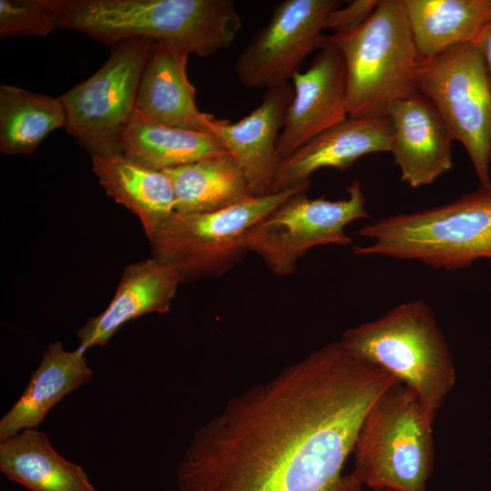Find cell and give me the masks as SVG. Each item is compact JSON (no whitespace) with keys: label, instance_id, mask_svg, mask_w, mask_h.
I'll list each match as a JSON object with an SVG mask.
<instances>
[{"label":"cell","instance_id":"obj_1","mask_svg":"<svg viewBox=\"0 0 491 491\" xmlns=\"http://www.w3.org/2000/svg\"><path fill=\"white\" fill-rule=\"evenodd\" d=\"M396 382L339 340L325 345L197 428L177 491H361L343 468L366 415Z\"/></svg>","mask_w":491,"mask_h":491},{"label":"cell","instance_id":"obj_13","mask_svg":"<svg viewBox=\"0 0 491 491\" xmlns=\"http://www.w3.org/2000/svg\"><path fill=\"white\" fill-rule=\"evenodd\" d=\"M292 97L289 83L269 88L261 103L237 122L214 116L208 125V134L237 164L253 196L272 194L279 162L276 143Z\"/></svg>","mask_w":491,"mask_h":491},{"label":"cell","instance_id":"obj_18","mask_svg":"<svg viewBox=\"0 0 491 491\" xmlns=\"http://www.w3.org/2000/svg\"><path fill=\"white\" fill-rule=\"evenodd\" d=\"M85 353L80 347L68 351L60 341L47 346L24 392L0 419V441L37 428L66 395L92 380Z\"/></svg>","mask_w":491,"mask_h":491},{"label":"cell","instance_id":"obj_7","mask_svg":"<svg viewBox=\"0 0 491 491\" xmlns=\"http://www.w3.org/2000/svg\"><path fill=\"white\" fill-rule=\"evenodd\" d=\"M298 186L247 198L226 208L185 214L175 211L148 238L152 256L171 266L183 283L224 276L250 252L252 228L293 195Z\"/></svg>","mask_w":491,"mask_h":491},{"label":"cell","instance_id":"obj_16","mask_svg":"<svg viewBox=\"0 0 491 491\" xmlns=\"http://www.w3.org/2000/svg\"><path fill=\"white\" fill-rule=\"evenodd\" d=\"M182 283L171 266L154 256L127 265L105 309L76 331L78 347L86 351L105 346L131 320L146 314L168 312Z\"/></svg>","mask_w":491,"mask_h":491},{"label":"cell","instance_id":"obj_25","mask_svg":"<svg viewBox=\"0 0 491 491\" xmlns=\"http://www.w3.org/2000/svg\"><path fill=\"white\" fill-rule=\"evenodd\" d=\"M60 21L53 0H0V38L45 37Z\"/></svg>","mask_w":491,"mask_h":491},{"label":"cell","instance_id":"obj_5","mask_svg":"<svg viewBox=\"0 0 491 491\" xmlns=\"http://www.w3.org/2000/svg\"><path fill=\"white\" fill-rule=\"evenodd\" d=\"M343 55L348 117H388L416 92L419 57L403 0H382L356 27L328 35Z\"/></svg>","mask_w":491,"mask_h":491},{"label":"cell","instance_id":"obj_19","mask_svg":"<svg viewBox=\"0 0 491 491\" xmlns=\"http://www.w3.org/2000/svg\"><path fill=\"white\" fill-rule=\"evenodd\" d=\"M91 160L105 194L138 217L147 238L175 211L174 187L164 171L141 165L122 154L92 155Z\"/></svg>","mask_w":491,"mask_h":491},{"label":"cell","instance_id":"obj_28","mask_svg":"<svg viewBox=\"0 0 491 491\" xmlns=\"http://www.w3.org/2000/svg\"><path fill=\"white\" fill-rule=\"evenodd\" d=\"M374 491H392V490H387V489H375Z\"/></svg>","mask_w":491,"mask_h":491},{"label":"cell","instance_id":"obj_23","mask_svg":"<svg viewBox=\"0 0 491 491\" xmlns=\"http://www.w3.org/2000/svg\"><path fill=\"white\" fill-rule=\"evenodd\" d=\"M164 172L174 187L176 212L217 211L251 196L242 171L230 155L207 158Z\"/></svg>","mask_w":491,"mask_h":491},{"label":"cell","instance_id":"obj_27","mask_svg":"<svg viewBox=\"0 0 491 491\" xmlns=\"http://www.w3.org/2000/svg\"><path fill=\"white\" fill-rule=\"evenodd\" d=\"M474 45L483 56L491 89V21L483 28Z\"/></svg>","mask_w":491,"mask_h":491},{"label":"cell","instance_id":"obj_9","mask_svg":"<svg viewBox=\"0 0 491 491\" xmlns=\"http://www.w3.org/2000/svg\"><path fill=\"white\" fill-rule=\"evenodd\" d=\"M154 43L137 37L114 45L95 74L59 96L66 114L65 131L91 156L121 154V139L135 112Z\"/></svg>","mask_w":491,"mask_h":491},{"label":"cell","instance_id":"obj_4","mask_svg":"<svg viewBox=\"0 0 491 491\" xmlns=\"http://www.w3.org/2000/svg\"><path fill=\"white\" fill-rule=\"evenodd\" d=\"M339 341L413 391L434 419L455 386L450 348L431 308L421 299L346 330Z\"/></svg>","mask_w":491,"mask_h":491},{"label":"cell","instance_id":"obj_24","mask_svg":"<svg viewBox=\"0 0 491 491\" xmlns=\"http://www.w3.org/2000/svg\"><path fill=\"white\" fill-rule=\"evenodd\" d=\"M66 114L59 97L22 87L0 85V151L34 153L54 130L65 128Z\"/></svg>","mask_w":491,"mask_h":491},{"label":"cell","instance_id":"obj_21","mask_svg":"<svg viewBox=\"0 0 491 491\" xmlns=\"http://www.w3.org/2000/svg\"><path fill=\"white\" fill-rule=\"evenodd\" d=\"M419 59L475 44L491 21V0H403Z\"/></svg>","mask_w":491,"mask_h":491},{"label":"cell","instance_id":"obj_11","mask_svg":"<svg viewBox=\"0 0 491 491\" xmlns=\"http://www.w3.org/2000/svg\"><path fill=\"white\" fill-rule=\"evenodd\" d=\"M336 0H284L235 61V73L249 88H273L289 83L305 60L327 41L326 17Z\"/></svg>","mask_w":491,"mask_h":491},{"label":"cell","instance_id":"obj_3","mask_svg":"<svg viewBox=\"0 0 491 491\" xmlns=\"http://www.w3.org/2000/svg\"><path fill=\"white\" fill-rule=\"evenodd\" d=\"M357 233L371 239L353 246L359 256L416 260L446 270L491 259V185L446 205L382 218Z\"/></svg>","mask_w":491,"mask_h":491},{"label":"cell","instance_id":"obj_10","mask_svg":"<svg viewBox=\"0 0 491 491\" xmlns=\"http://www.w3.org/2000/svg\"><path fill=\"white\" fill-rule=\"evenodd\" d=\"M302 190L280 204L258 222L248 236L250 252L259 256L272 273L292 275L309 249L319 246H347L346 226L369 216L361 184L354 180L347 197L309 198Z\"/></svg>","mask_w":491,"mask_h":491},{"label":"cell","instance_id":"obj_17","mask_svg":"<svg viewBox=\"0 0 491 491\" xmlns=\"http://www.w3.org/2000/svg\"><path fill=\"white\" fill-rule=\"evenodd\" d=\"M189 52L163 41H155L144 68L135 111L160 125L208 133L214 115L195 103V88L186 66Z\"/></svg>","mask_w":491,"mask_h":491},{"label":"cell","instance_id":"obj_22","mask_svg":"<svg viewBox=\"0 0 491 491\" xmlns=\"http://www.w3.org/2000/svg\"><path fill=\"white\" fill-rule=\"evenodd\" d=\"M121 154L158 171L229 155L208 133L153 123L135 111L124 131Z\"/></svg>","mask_w":491,"mask_h":491},{"label":"cell","instance_id":"obj_26","mask_svg":"<svg viewBox=\"0 0 491 491\" xmlns=\"http://www.w3.org/2000/svg\"><path fill=\"white\" fill-rule=\"evenodd\" d=\"M379 1L376 0H355L351 1L343 8H335L326 17L324 27L334 34L351 30L374 12Z\"/></svg>","mask_w":491,"mask_h":491},{"label":"cell","instance_id":"obj_2","mask_svg":"<svg viewBox=\"0 0 491 491\" xmlns=\"http://www.w3.org/2000/svg\"><path fill=\"white\" fill-rule=\"evenodd\" d=\"M60 28L113 46L131 38L176 45L200 57L229 48L242 21L232 0H53Z\"/></svg>","mask_w":491,"mask_h":491},{"label":"cell","instance_id":"obj_6","mask_svg":"<svg viewBox=\"0 0 491 491\" xmlns=\"http://www.w3.org/2000/svg\"><path fill=\"white\" fill-rule=\"evenodd\" d=\"M434 421L416 394L396 381L363 420L351 476L373 490L426 491L435 456Z\"/></svg>","mask_w":491,"mask_h":491},{"label":"cell","instance_id":"obj_12","mask_svg":"<svg viewBox=\"0 0 491 491\" xmlns=\"http://www.w3.org/2000/svg\"><path fill=\"white\" fill-rule=\"evenodd\" d=\"M292 82L293 97L276 143L279 161L348 117L345 60L328 37L309 67L296 73Z\"/></svg>","mask_w":491,"mask_h":491},{"label":"cell","instance_id":"obj_20","mask_svg":"<svg viewBox=\"0 0 491 491\" xmlns=\"http://www.w3.org/2000/svg\"><path fill=\"white\" fill-rule=\"evenodd\" d=\"M0 471L30 491H96L83 467L62 456L37 428L0 441Z\"/></svg>","mask_w":491,"mask_h":491},{"label":"cell","instance_id":"obj_14","mask_svg":"<svg viewBox=\"0 0 491 491\" xmlns=\"http://www.w3.org/2000/svg\"><path fill=\"white\" fill-rule=\"evenodd\" d=\"M388 118L390 153L401 179L412 187L428 185L453 166L449 131L432 103L421 93L396 102Z\"/></svg>","mask_w":491,"mask_h":491},{"label":"cell","instance_id":"obj_15","mask_svg":"<svg viewBox=\"0 0 491 491\" xmlns=\"http://www.w3.org/2000/svg\"><path fill=\"white\" fill-rule=\"evenodd\" d=\"M391 142L388 117H347L279 161L272 193L311 181V175L321 168L345 171L366 155L390 153Z\"/></svg>","mask_w":491,"mask_h":491},{"label":"cell","instance_id":"obj_8","mask_svg":"<svg viewBox=\"0 0 491 491\" xmlns=\"http://www.w3.org/2000/svg\"><path fill=\"white\" fill-rule=\"evenodd\" d=\"M416 77L418 92L466 150L480 185H491V89L477 47L456 45L419 59Z\"/></svg>","mask_w":491,"mask_h":491}]
</instances>
